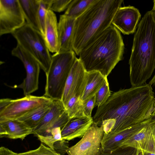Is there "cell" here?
I'll return each mask as SVG.
<instances>
[{
    "label": "cell",
    "instance_id": "836d02e7",
    "mask_svg": "<svg viewBox=\"0 0 155 155\" xmlns=\"http://www.w3.org/2000/svg\"><path fill=\"white\" fill-rule=\"evenodd\" d=\"M136 155H143V151L140 149H137Z\"/></svg>",
    "mask_w": 155,
    "mask_h": 155
},
{
    "label": "cell",
    "instance_id": "603a6c76",
    "mask_svg": "<svg viewBox=\"0 0 155 155\" xmlns=\"http://www.w3.org/2000/svg\"><path fill=\"white\" fill-rule=\"evenodd\" d=\"M53 101L32 109L17 119L23 122L33 130L49 111Z\"/></svg>",
    "mask_w": 155,
    "mask_h": 155
},
{
    "label": "cell",
    "instance_id": "7402d4cb",
    "mask_svg": "<svg viewBox=\"0 0 155 155\" xmlns=\"http://www.w3.org/2000/svg\"><path fill=\"white\" fill-rule=\"evenodd\" d=\"M26 22L40 31L38 12L40 0H19Z\"/></svg>",
    "mask_w": 155,
    "mask_h": 155
},
{
    "label": "cell",
    "instance_id": "8fae6325",
    "mask_svg": "<svg viewBox=\"0 0 155 155\" xmlns=\"http://www.w3.org/2000/svg\"><path fill=\"white\" fill-rule=\"evenodd\" d=\"M70 119L66 111L43 133L36 136L42 143L61 155H64L69 148L68 141L62 137L61 129Z\"/></svg>",
    "mask_w": 155,
    "mask_h": 155
},
{
    "label": "cell",
    "instance_id": "74e56055",
    "mask_svg": "<svg viewBox=\"0 0 155 155\" xmlns=\"http://www.w3.org/2000/svg\"><path fill=\"white\" fill-rule=\"evenodd\" d=\"M154 135L155 139V128H154Z\"/></svg>",
    "mask_w": 155,
    "mask_h": 155
},
{
    "label": "cell",
    "instance_id": "3957f363",
    "mask_svg": "<svg viewBox=\"0 0 155 155\" xmlns=\"http://www.w3.org/2000/svg\"><path fill=\"white\" fill-rule=\"evenodd\" d=\"M124 45L120 32L112 24L80 52L79 59L87 72L107 77L123 59Z\"/></svg>",
    "mask_w": 155,
    "mask_h": 155
},
{
    "label": "cell",
    "instance_id": "484cf974",
    "mask_svg": "<svg viewBox=\"0 0 155 155\" xmlns=\"http://www.w3.org/2000/svg\"><path fill=\"white\" fill-rule=\"evenodd\" d=\"M52 0H40L38 17L41 32L44 36L46 14L50 9Z\"/></svg>",
    "mask_w": 155,
    "mask_h": 155
},
{
    "label": "cell",
    "instance_id": "277c9868",
    "mask_svg": "<svg viewBox=\"0 0 155 155\" xmlns=\"http://www.w3.org/2000/svg\"><path fill=\"white\" fill-rule=\"evenodd\" d=\"M122 0H96L77 18L74 27L73 50L77 55L111 25Z\"/></svg>",
    "mask_w": 155,
    "mask_h": 155
},
{
    "label": "cell",
    "instance_id": "44dd1931",
    "mask_svg": "<svg viewBox=\"0 0 155 155\" xmlns=\"http://www.w3.org/2000/svg\"><path fill=\"white\" fill-rule=\"evenodd\" d=\"M107 77L97 71L87 72L84 89L81 97L84 101L94 96L102 87Z\"/></svg>",
    "mask_w": 155,
    "mask_h": 155
},
{
    "label": "cell",
    "instance_id": "83f0119b",
    "mask_svg": "<svg viewBox=\"0 0 155 155\" xmlns=\"http://www.w3.org/2000/svg\"><path fill=\"white\" fill-rule=\"evenodd\" d=\"M18 153L19 155H61L42 143L36 149Z\"/></svg>",
    "mask_w": 155,
    "mask_h": 155
},
{
    "label": "cell",
    "instance_id": "30bf717a",
    "mask_svg": "<svg viewBox=\"0 0 155 155\" xmlns=\"http://www.w3.org/2000/svg\"><path fill=\"white\" fill-rule=\"evenodd\" d=\"M104 131L102 126L93 123L76 144L69 147L68 155H99Z\"/></svg>",
    "mask_w": 155,
    "mask_h": 155
},
{
    "label": "cell",
    "instance_id": "e575fe53",
    "mask_svg": "<svg viewBox=\"0 0 155 155\" xmlns=\"http://www.w3.org/2000/svg\"><path fill=\"white\" fill-rule=\"evenodd\" d=\"M149 84L151 86L152 85H155V74H154L152 79L149 82Z\"/></svg>",
    "mask_w": 155,
    "mask_h": 155
},
{
    "label": "cell",
    "instance_id": "e0dca14e",
    "mask_svg": "<svg viewBox=\"0 0 155 155\" xmlns=\"http://www.w3.org/2000/svg\"><path fill=\"white\" fill-rule=\"evenodd\" d=\"M93 123L92 117L71 118L61 129L62 139L67 141L82 137Z\"/></svg>",
    "mask_w": 155,
    "mask_h": 155
},
{
    "label": "cell",
    "instance_id": "cb8c5ba5",
    "mask_svg": "<svg viewBox=\"0 0 155 155\" xmlns=\"http://www.w3.org/2000/svg\"><path fill=\"white\" fill-rule=\"evenodd\" d=\"M95 0H72L64 14L76 19L83 14Z\"/></svg>",
    "mask_w": 155,
    "mask_h": 155
},
{
    "label": "cell",
    "instance_id": "ba28073f",
    "mask_svg": "<svg viewBox=\"0 0 155 155\" xmlns=\"http://www.w3.org/2000/svg\"><path fill=\"white\" fill-rule=\"evenodd\" d=\"M53 100L45 96L31 95L16 99H10L8 103L0 109V121L17 119L32 109Z\"/></svg>",
    "mask_w": 155,
    "mask_h": 155
},
{
    "label": "cell",
    "instance_id": "7a4b0ae2",
    "mask_svg": "<svg viewBox=\"0 0 155 155\" xmlns=\"http://www.w3.org/2000/svg\"><path fill=\"white\" fill-rule=\"evenodd\" d=\"M132 87L145 84L155 68V14L147 12L138 24L129 61Z\"/></svg>",
    "mask_w": 155,
    "mask_h": 155
},
{
    "label": "cell",
    "instance_id": "d4e9b609",
    "mask_svg": "<svg viewBox=\"0 0 155 155\" xmlns=\"http://www.w3.org/2000/svg\"><path fill=\"white\" fill-rule=\"evenodd\" d=\"M65 109L70 119L87 117L84 112L83 101L80 97L74 96L71 98Z\"/></svg>",
    "mask_w": 155,
    "mask_h": 155
},
{
    "label": "cell",
    "instance_id": "9a60e30c",
    "mask_svg": "<svg viewBox=\"0 0 155 155\" xmlns=\"http://www.w3.org/2000/svg\"><path fill=\"white\" fill-rule=\"evenodd\" d=\"M152 120L151 118L144 121L115 132L104 133L101 142V150L106 152H112L118 148L121 142L143 128Z\"/></svg>",
    "mask_w": 155,
    "mask_h": 155
},
{
    "label": "cell",
    "instance_id": "f1b7e54d",
    "mask_svg": "<svg viewBox=\"0 0 155 155\" xmlns=\"http://www.w3.org/2000/svg\"><path fill=\"white\" fill-rule=\"evenodd\" d=\"M137 148L130 147H118L109 152H104L101 150L99 155H136Z\"/></svg>",
    "mask_w": 155,
    "mask_h": 155
},
{
    "label": "cell",
    "instance_id": "2e32d148",
    "mask_svg": "<svg viewBox=\"0 0 155 155\" xmlns=\"http://www.w3.org/2000/svg\"><path fill=\"white\" fill-rule=\"evenodd\" d=\"M75 20L64 14L60 16L58 23L60 49L58 53L73 50V37Z\"/></svg>",
    "mask_w": 155,
    "mask_h": 155
},
{
    "label": "cell",
    "instance_id": "52a82bcc",
    "mask_svg": "<svg viewBox=\"0 0 155 155\" xmlns=\"http://www.w3.org/2000/svg\"><path fill=\"white\" fill-rule=\"evenodd\" d=\"M12 54L23 63L26 76L20 85L12 87L22 89L25 96L37 91L38 88L39 78L41 67L36 59L30 53L17 44L12 51Z\"/></svg>",
    "mask_w": 155,
    "mask_h": 155
},
{
    "label": "cell",
    "instance_id": "8992f818",
    "mask_svg": "<svg viewBox=\"0 0 155 155\" xmlns=\"http://www.w3.org/2000/svg\"><path fill=\"white\" fill-rule=\"evenodd\" d=\"M24 49L32 55L46 74L51 60L48 48L43 35L27 23L11 34Z\"/></svg>",
    "mask_w": 155,
    "mask_h": 155
},
{
    "label": "cell",
    "instance_id": "4dcf8cb0",
    "mask_svg": "<svg viewBox=\"0 0 155 155\" xmlns=\"http://www.w3.org/2000/svg\"><path fill=\"white\" fill-rule=\"evenodd\" d=\"M95 95L83 101L84 112L87 117H92V112L95 107Z\"/></svg>",
    "mask_w": 155,
    "mask_h": 155
},
{
    "label": "cell",
    "instance_id": "5bb4252c",
    "mask_svg": "<svg viewBox=\"0 0 155 155\" xmlns=\"http://www.w3.org/2000/svg\"><path fill=\"white\" fill-rule=\"evenodd\" d=\"M141 17L139 10L133 6L120 7L115 13L111 24L124 35H128L135 32Z\"/></svg>",
    "mask_w": 155,
    "mask_h": 155
},
{
    "label": "cell",
    "instance_id": "4fadbf2b",
    "mask_svg": "<svg viewBox=\"0 0 155 155\" xmlns=\"http://www.w3.org/2000/svg\"><path fill=\"white\" fill-rule=\"evenodd\" d=\"M155 120H152L138 131L120 143L118 148L130 147L155 154Z\"/></svg>",
    "mask_w": 155,
    "mask_h": 155
},
{
    "label": "cell",
    "instance_id": "d590c367",
    "mask_svg": "<svg viewBox=\"0 0 155 155\" xmlns=\"http://www.w3.org/2000/svg\"><path fill=\"white\" fill-rule=\"evenodd\" d=\"M143 155H155V154L150 152L143 151Z\"/></svg>",
    "mask_w": 155,
    "mask_h": 155
},
{
    "label": "cell",
    "instance_id": "4316f807",
    "mask_svg": "<svg viewBox=\"0 0 155 155\" xmlns=\"http://www.w3.org/2000/svg\"><path fill=\"white\" fill-rule=\"evenodd\" d=\"M111 94L107 79L95 94V107H98L104 104L110 96Z\"/></svg>",
    "mask_w": 155,
    "mask_h": 155
},
{
    "label": "cell",
    "instance_id": "f546056e",
    "mask_svg": "<svg viewBox=\"0 0 155 155\" xmlns=\"http://www.w3.org/2000/svg\"><path fill=\"white\" fill-rule=\"evenodd\" d=\"M72 0H53L49 10L60 12L67 9Z\"/></svg>",
    "mask_w": 155,
    "mask_h": 155
},
{
    "label": "cell",
    "instance_id": "1f68e13d",
    "mask_svg": "<svg viewBox=\"0 0 155 155\" xmlns=\"http://www.w3.org/2000/svg\"><path fill=\"white\" fill-rule=\"evenodd\" d=\"M0 153L3 155H19L18 153L4 147L0 148Z\"/></svg>",
    "mask_w": 155,
    "mask_h": 155
},
{
    "label": "cell",
    "instance_id": "ffe728a7",
    "mask_svg": "<svg viewBox=\"0 0 155 155\" xmlns=\"http://www.w3.org/2000/svg\"><path fill=\"white\" fill-rule=\"evenodd\" d=\"M65 111V107L61 100H53L50 110L38 126L33 130L32 134L36 136L41 134Z\"/></svg>",
    "mask_w": 155,
    "mask_h": 155
},
{
    "label": "cell",
    "instance_id": "7c38bea8",
    "mask_svg": "<svg viewBox=\"0 0 155 155\" xmlns=\"http://www.w3.org/2000/svg\"><path fill=\"white\" fill-rule=\"evenodd\" d=\"M87 73L81 62L77 58L67 80L61 99L65 107L73 97L81 98L85 85Z\"/></svg>",
    "mask_w": 155,
    "mask_h": 155
},
{
    "label": "cell",
    "instance_id": "d6986e66",
    "mask_svg": "<svg viewBox=\"0 0 155 155\" xmlns=\"http://www.w3.org/2000/svg\"><path fill=\"white\" fill-rule=\"evenodd\" d=\"M58 22L54 12L48 11L45 19L44 37L50 52L56 53L60 49L58 35Z\"/></svg>",
    "mask_w": 155,
    "mask_h": 155
},
{
    "label": "cell",
    "instance_id": "f35d334b",
    "mask_svg": "<svg viewBox=\"0 0 155 155\" xmlns=\"http://www.w3.org/2000/svg\"><path fill=\"white\" fill-rule=\"evenodd\" d=\"M0 155H3L2 153H0Z\"/></svg>",
    "mask_w": 155,
    "mask_h": 155
},
{
    "label": "cell",
    "instance_id": "ab89813d",
    "mask_svg": "<svg viewBox=\"0 0 155 155\" xmlns=\"http://www.w3.org/2000/svg\"><path fill=\"white\" fill-rule=\"evenodd\" d=\"M155 14V11H154Z\"/></svg>",
    "mask_w": 155,
    "mask_h": 155
},
{
    "label": "cell",
    "instance_id": "d6a6232c",
    "mask_svg": "<svg viewBox=\"0 0 155 155\" xmlns=\"http://www.w3.org/2000/svg\"><path fill=\"white\" fill-rule=\"evenodd\" d=\"M153 112L151 116L152 120H155V99L153 104Z\"/></svg>",
    "mask_w": 155,
    "mask_h": 155
},
{
    "label": "cell",
    "instance_id": "ac0fdd59",
    "mask_svg": "<svg viewBox=\"0 0 155 155\" xmlns=\"http://www.w3.org/2000/svg\"><path fill=\"white\" fill-rule=\"evenodd\" d=\"M33 130L23 122L18 120H9L0 121V137L23 140L32 134Z\"/></svg>",
    "mask_w": 155,
    "mask_h": 155
},
{
    "label": "cell",
    "instance_id": "5b68a950",
    "mask_svg": "<svg viewBox=\"0 0 155 155\" xmlns=\"http://www.w3.org/2000/svg\"><path fill=\"white\" fill-rule=\"evenodd\" d=\"M73 50L54 53L46 74L45 96L53 100H61L67 80L77 58Z\"/></svg>",
    "mask_w": 155,
    "mask_h": 155
},
{
    "label": "cell",
    "instance_id": "6da1fadb",
    "mask_svg": "<svg viewBox=\"0 0 155 155\" xmlns=\"http://www.w3.org/2000/svg\"><path fill=\"white\" fill-rule=\"evenodd\" d=\"M155 99L149 84L121 89L98 107L92 117L93 123L102 126L106 134L141 123L151 118Z\"/></svg>",
    "mask_w": 155,
    "mask_h": 155
},
{
    "label": "cell",
    "instance_id": "8d00e7d4",
    "mask_svg": "<svg viewBox=\"0 0 155 155\" xmlns=\"http://www.w3.org/2000/svg\"><path fill=\"white\" fill-rule=\"evenodd\" d=\"M153 5L152 10L155 11V0H153Z\"/></svg>",
    "mask_w": 155,
    "mask_h": 155
},
{
    "label": "cell",
    "instance_id": "9c48e42d",
    "mask_svg": "<svg viewBox=\"0 0 155 155\" xmlns=\"http://www.w3.org/2000/svg\"><path fill=\"white\" fill-rule=\"evenodd\" d=\"M19 0H0V35L12 34L26 23Z\"/></svg>",
    "mask_w": 155,
    "mask_h": 155
}]
</instances>
